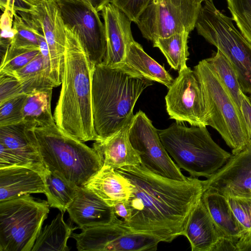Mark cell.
I'll list each match as a JSON object with an SVG mask.
<instances>
[{
    "mask_svg": "<svg viewBox=\"0 0 251 251\" xmlns=\"http://www.w3.org/2000/svg\"><path fill=\"white\" fill-rule=\"evenodd\" d=\"M132 186L125 203L130 229L171 242L182 235L189 216L204 191V180L187 177L176 180L155 174L143 165L115 169Z\"/></svg>",
    "mask_w": 251,
    "mask_h": 251,
    "instance_id": "obj_1",
    "label": "cell"
},
{
    "mask_svg": "<svg viewBox=\"0 0 251 251\" xmlns=\"http://www.w3.org/2000/svg\"><path fill=\"white\" fill-rule=\"evenodd\" d=\"M61 89L54 112L55 124L82 142L99 140L94 126L92 83L94 65L76 33L65 25Z\"/></svg>",
    "mask_w": 251,
    "mask_h": 251,
    "instance_id": "obj_2",
    "label": "cell"
},
{
    "mask_svg": "<svg viewBox=\"0 0 251 251\" xmlns=\"http://www.w3.org/2000/svg\"><path fill=\"white\" fill-rule=\"evenodd\" d=\"M152 81L128 68L94 66L92 100L94 126L99 140L119 130L134 115L133 110L143 91Z\"/></svg>",
    "mask_w": 251,
    "mask_h": 251,
    "instance_id": "obj_3",
    "label": "cell"
},
{
    "mask_svg": "<svg viewBox=\"0 0 251 251\" xmlns=\"http://www.w3.org/2000/svg\"><path fill=\"white\" fill-rule=\"evenodd\" d=\"M42 162L46 168L78 187L103 165L100 154L68 134L55 123L34 129Z\"/></svg>",
    "mask_w": 251,
    "mask_h": 251,
    "instance_id": "obj_4",
    "label": "cell"
},
{
    "mask_svg": "<svg viewBox=\"0 0 251 251\" xmlns=\"http://www.w3.org/2000/svg\"><path fill=\"white\" fill-rule=\"evenodd\" d=\"M158 132L176 164L192 177H210L231 155L215 142L206 126L187 127L176 122Z\"/></svg>",
    "mask_w": 251,
    "mask_h": 251,
    "instance_id": "obj_5",
    "label": "cell"
},
{
    "mask_svg": "<svg viewBox=\"0 0 251 251\" xmlns=\"http://www.w3.org/2000/svg\"><path fill=\"white\" fill-rule=\"evenodd\" d=\"M200 83L208 115V126L215 129L235 154L250 140L241 112L206 59L194 67Z\"/></svg>",
    "mask_w": 251,
    "mask_h": 251,
    "instance_id": "obj_6",
    "label": "cell"
},
{
    "mask_svg": "<svg viewBox=\"0 0 251 251\" xmlns=\"http://www.w3.org/2000/svg\"><path fill=\"white\" fill-rule=\"evenodd\" d=\"M204 1L195 24L198 34L228 59L242 92L251 95V44L235 26L232 18L217 9L212 0Z\"/></svg>",
    "mask_w": 251,
    "mask_h": 251,
    "instance_id": "obj_7",
    "label": "cell"
},
{
    "mask_svg": "<svg viewBox=\"0 0 251 251\" xmlns=\"http://www.w3.org/2000/svg\"><path fill=\"white\" fill-rule=\"evenodd\" d=\"M49 207L29 194L0 201V251H31Z\"/></svg>",
    "mask_w": 251,
    "mask_h": 251,
    "instance_id": "obj_8",
    "label": "cell"
},
{
    "mask_svg": "<svg viewBox=\"0 0 251 251\" xmlns=\"http://www.w3.org/2000/svg\"><path fill=\"white\" fill-rule=\"evenodd\" d=\"M202 0H151L137 23L143 37L153 42L184 30L195 24Z\"/></svg>",
    "mask_w": 251,
    "mask_h": 251,
    "instance_id": "obj_9",
    "label": "cell"
},
{
    "mask_svg": "<svg viewBox=\"0 0 251 251\" xmlns=\"http://www.w3.org/2000/svg\"><path fill=\"white\" fill-rule=\"evenodd\" d=\"M79 251H153L161 240L152 235L134 231L117 218L112 223L72 233Z\"/></svg>",
    "mask_w": 251,
    "mask_h": 251,
    "instance_id": "obj_10",
    "label": "cell"
},
{
    "mask_svg": "<svg viewBox=\"0 0 251 251\" xmlns=\"http://www.w3.org/2000/svg\"><path fill=\"white\" fill-rule=\"evenodd\" d=\"M16 12L29 26L45 36L50 51V79L54 87L60 85L66 35L58 4L55 0H41L36 5Z\"/></svg>",
    "mask_w": 251,
    "mask_h": 251,
    "instance_id": "obj_11",
    "label": "cell"
},
{
    "mask_svg": "<svg viewBox=\"0 0 251 251\" xmlns=\"http://www.w3.org/2000/svg\"><path fill=\"white\" fill-rule=\"evenodd\" d=\"M128 136L143 165L149 170L162 176L176 180L186 179L180 168L172 160L163 145L158 129L141 110L134 115Z\"/></svg>",
    "mask_w": 251,
    "mask_h": 251,
    "instance_id": "obj_12",
    "label": "cell"
},
{
    "mask_svg": "<svg viewBox=\"0 0 251 251\" xmlns=\"http://www.w3.org/2000/svg\"><path fill=\"white\" fill-rule=\"evenodd\" d=\"M65 25L77 35L94 65L102 63L106 51L104 24L90 4L77 0H55Z\"/></svg>",
    "mask_w": 251,
    "mask_h": 251,
    "instance_id": "obj_13",
    "label": "cell"
},
{
    "mask_svg": "<svg viewBox=\"0 0 251 251\" xmlns=\"http://www.w3.org/2000/svg\"><path fill=\"white\" fill-rule=\"evenodd\" d=\"M165 96L170 119L192 126H208V115L200 83L194 70L187 67L178 72Z\"/></svg>",
    "mask_w": 251,
    "mask_h": 251,
    "instance_id": "obj_14",
    "label": "cell"
},
{
    "mask_svg": "<svg viewBox=\"0 0 251 251\" xmlns=\"http://www.w3.org/2000/svg\"><path fill=\"white\" fill-rule=\"evenodd\" d=\"M213 189L226 197L251 199V140L204 180V190Z\"/></svg>",
    "mask_w": 251,
    "mask_h": 251,
    "instance_id": "obj_15",
    "label": "cell"
},
{
    "mask_svg": "<svg viewBox=\"0 0 251 251\" xmlns=\"http://www.w3.org/2000/svg\"><path fill=\"white\" fill-rule=\"evenodd\" d=\"M104 21L106 51L102 64L115 66L124 63L130 43L134 41L131 21L119 8L110 2L101 10Z\"/></svg>",
    "mask_w": 251,
    "mask_h": 251,
    "instance_id": "obj_16",
    "label": "cell"
},
{
    "mask_svg": "<svg viewBox=\"0 0 251 251\" xmlns=\"http://www.w3.org/2000/svg\"><path fill=\"white\" fill-rule=\"evenodd\" d=\"M47 170L42 164L0 168V201L25 195L45 194Z\"/></svg>",
    "mask_w": 251,
    "mask_h": 251,
    "instance_id": "obj_17",
    "label": "cell"
},
{
    "mask_svg": "<svg viewBox=\"0 0 251 251\" xmlns=\"http://www.w3.org/2000/svg\"><path fill=\"white\" fill-rule=\"evenodd\" d=\"M67 211L71 221L80 229L108 225L118 218L113 207L84 187H78Z\"/></svg>",
    "mask_w": 251,
    "mask_h": 251,
    "instance_id": "obj_18",
    "label": "cell"
},
{
    "mask_svg": "<svg viewBox=\"0 0 251 251\" xmlns=\"http://www.w3.org/2000/svg\"><path fill=\"white\" fill-rule=\"evenodd\" d=\"M133 117L117 132L106 138L95 141L93 144V148L100 156L103 165L116 169L141 164L140 157L131 145L128 136Z\"/></svg>",
    "mask_w": 251,
    "mask_h": 251,
    "instance_id": "obj_19",
    "label": "cell"
},
{
    "mask_svg": "<svg viewBox=\"0 0 251 251\" xmlns=\"http://www.w3.org/2000/svg\"><path fill=\"white\" fill-rule=\"evenodd\" d=\"M36 126L24 120L0 126V143L26 164H44L34 131Z\"/></svg>",
    "mask_w": 251,
    "mask_h": 251,
    "instance_id": "obj_20",
    "label": "cell"
},
{
    "mask_svg": "<svg viewBox=\"0 0 251 251\" xmlns=\"http://www.w3.org/2000/svg\"><path fill=\"white\" fill-rule=\"evenodd\" d=\"M113 207L120 202L126 203L132 192V186L128 180L115 169L103 165L84 185Z\"/></svg>",
    "mask_w": 251,
    "mask_h": 251,
    "instance_id": "obj_21",
    "label": "cell"
},
{
    "mask_svg": "<svg viewBox=\"0 0 251 251\" xmlns=\"http://www.w3.org/2000/svg\"><path fill=\"white\" fill-rule=\"evenodd\" d=\"M182 235L188 239L192 251H212L221 236L201 198L191 211Z\"/></svg>",
    "mask_w": 251,
    "mask_h": 251,
    "instance_id": "obj_22",
    "label": "cell"
},
{
    "mask_svg": "<svg viewBox=\"0 0 251 251\" xmlns=\"http://www.w3.org/2000/svg\"><path fill=\"white\" fill-rule=\"evenodd\" d=\"M201 199L220 235L238 241L244 231L227 198L213 189L207 188L204 190Z\"/></svg>",
    "mask_w": 251,
    "mask_h": 251,
    "instance_id": "obj_23",
    "label": "cell"
},
{
    "mask_svg": "<svg viewBox=\"0 0 251 251\" xmlns=\"http://www.w3.org/2000/svg\"><path fill=\"white\" fill-rule=\"evenodd\" d=\"M124 64L144 77L163 84L168 89L174 80L164 67L150 56L135 40L129 46Z\"/></svg>",
    "mask_w": 251,
    "mask_h": 251,
    "instance_id": "obj_24",
    "label": "cell"
},
{
    "mask_svg": "<svg viewBox=\"0 0 251 251\" xmlns=\"http://www.w3.org/2000/svg\"><path fill=\"white\" fill-rule=\"evenodd\" d=\"M65 212H60L49 225L41 229L31 251H68L67 241L76 227L68 225L64 220Z\"/></svg>",
    "mask_w": 251,
    "mask_h": 251,
    "instance_id": "obj_25",
    "label": "cell"
},
{
    "mask_svg": "<svg viewBox=\"0 0 251 251\" xmlns=\"http://www.w3.org/2000/svg\"><path fill=\"white\" fill-rule=\"evenodd\" d=\"M52 89L34 90L26 94L23 108V120L36 127H44L55 123L51 110Z\"/></svg>",
    "mask_w": 251,
    "mask_h": 251,
    "instance_id": "obj_26",
    "label": "cell"
},
{
    "mask_svg": "<svg viewBox=\"0 0 251 251\" xmlns=\"http://www.w3.org/2000/svg\"><path fill=\"white\" fill-rule=\"evenodd\" d=\"M13 75L20 81L26 94L54 87L50 79V71L46 66L41 52L25 66L15 71Z\"/></svg>",
    "mask_w": 251,
    "mask_h": 251,
    "instance_id": "obj_27",
    "label": "cell"
},
{
    "mask_svg": "<svg viewBox=\"0 0 251 251\" xmlns=\"http://www.w3.org/2000/svg\"><path fill=\"white\" fill-rule=\"evenodd\" d=\"M189 32L184 30L152 42L153 47L158 48L172 69L178 72L186 68L188 59V39Z\"/></svg>",
    "mask_w": 251,
    "mask_h": 251,
    "instance_id": "obj_28",
    "label": "cell"
},
{
    "mask_svg": "<svg viewBox=\"0 0 251 251\" xmlns=\"http://www.w3.org/2000/svg\"><path fill=\"white\" fill-rule=\"evenodd\" d=\"M45 195L50 207L65 212L74 200L78 187L48 169L45 173Z\"/></svg>",
    "mask_w": 251,
    "mask_h": 251,
    "instance_id": "obj_29",
    "label": "cell"
},
{
    "mask_svg": "<svg viewBox=\"0 0 251 251\" xmlns=\"http://www.w3.org/2000/svg\"><path fill=\"white\" fill-rule=\"evenodd\" d=\"M205 59L240 109L242 91L236 72L230 61L219 50L211 57Z\"/></svg>",
    "mask_w": 251,
    "mask_h": 251,
    "instance_id": "obj_30",
    "label": "cell"
},
{
    "mask_svg": "<svg viewBox=\"0 0 251 251\" xmlns=\"http://www.w3.org/2000/svg\"><path fill=\"white\" fill-rule=\"evenodd\" d=\"M40 49H27L10 46L0 61V74L13 75V73L30 62L40 52Z\"/></svg>",
    "mask_w": 251,
    "mask_h": 251,
    "instance_id": "obj_31",
    "label": "cell"
},
{
    "mask_svg": "<svg viewBox=\"0 0 251 251\" xmlns=\"http://www.w3.org/2000/svg\"><path fill=\"white\" fill-rule=\"evenodd\" d=\"M227 3L232 20L251 44V0H227Z\"/></svg>",
    "mask_w": 251,
    "mask_h": 251,
    "instance_id": "obj_32",
    "label": "cell"
},
{
    "mask_svg": "<svg viewBox=\"0 0 251 251\" xmlns=\"http://www.w3.org/2000/svg\"><path fill=\"white\" fill-rule=\"evenodd\" d=\"M13 28L16 31L10 47L27 49H40L38 38L34 29L29 26L16 12Z\"/></svg>",
    "mask_w": 251,
    "mask_h": 251,
    "instance_id": "obj_33",
    "label": "cell"
},
{
    "mask_svg": "<svg viewBox=\"0 0 251 251\" xmlns=\"http://www.w3.org/2000/svg\"><path fill=\"white\" fill-rule=\"evenodd\" d=\"M26 97L23 93L0 103V126L19 123L23 120V108Z\"/></svg>",
    "mask_w": 251,
    "mask_h": 251,
    "instance_id": "obj_34",
    "label": "cell"
},
{
    "mask_svg": "<svg viewBox=\"0 0 251 251\" xmlns=\"http://www.w3.org/2000/svg\"><path fill=\"white\" fill-rule=\"evenodd\" d=\"M244 234H251V199L226 197ZM242 234V235H243Z\"/></svg>",
    "mask_w": 251,
    "mask_h": 251,
    "instance_id": "obj_35",
    "label": "cell"
},
{
    "mask_svg": "<svg viewBox=\"0 0 251 251\" xmlns=\"http://www.w3.org/2000/svg\"><path fill=\"white\" fill-rule=\"evenodd\" d=\"M151 0H111V3L122 11L136 24Z\"/></svg>",
    "mask_w": 251,
    "mask_h": 251,
    "instance_id": "obj_36",
    "label": "cell"
},
{
    "mask_svg": "<svg viewBox=\"0 0 251 251\" xmlns=\"http://www.w3.org/2000/svg\"><path fill=\"white\" fill-rule=\"evenodd\" d=\"M23 93L20 81L14 75L0 74V103Z\"/></svg>",
    "mask_w": 251,
    "mask_h": 251,
    "instance_id": "obj_37",
    "label": "cell"
},
{
    "mask_svg": "<svg viewBox=\"0 0 251 251\" xmlns=\"http://www.w3.org/2000/svg\"><path fill=\"white\" fill-rule=\"evenodd\" d=\"M26 164L0 143V168Z\"/></svg>",
    "mask_w": 251,
    "mask_h": 251,
    "instance_id": "obj_38",
    "label": "cell"
},
{
    "mask_svg": "<svg viewBox=\"0 0 251 251\" xmlns=\"http://www.w3.org/2000/svg\"><path fill=\"white\" fill-rule=\"evenodd\" d=\"M240 108L251 140V103L249 97L242 91L241 92Z\"/></svg>",
    "mask_w": 251,
    "mask_h": 251,
    "instance_id": "obj_39",
    "label": "cell"
},
{
    "mask_svg": "<svg viewBox=\"0 0 251 251\" xmlns=\"http://www.w3.org/2000/svg\"><path fill=\"white\" fill-rule=\"evenodd\" d=\"M238 241L231 238L221 236L212 249V251H237Z\"/></svg>",
    "mask_w": 251,
    "mask_h": 251,
    "instance_id": "obj_40",
    "label": "cell"
},
{
    "mask_svg": "<svg viewBox=\"0 0 251 251\" xmlns=\"http://www.w3.org/2000/svg\"><path fill=\"white\" fill-rule=\"evenodd\" d=\"M30 6L23 0H0V7L3 11L8 9L17 12L28 8Z\"/></svg>",
    "mask_w": 251,
    "mask_h": 251,
    "instance_id": "obj_41",
    "label": "cell"
},
{
    "mask_svg": "<svg viewBox=\"0 0 251 251\" xmlns=\"http://www.w3.org/2000/svg\"><path fill=\"white\" fill-rule=\"evenodd\" d=\"M16 12L9 9H5L0 18L1 30H11L12 29L14 14Z\"/></svg>",
    "mask_w": 251,
    "mask_h": 251,
    "instance_id": "obj_42",
    "label": "cell"
},
{
    "mask_svg": "<svg viewBox=\"0 0 251 251\" xmlns=\"http://www.w3.org/2000/svg\"><path fill=\"white\" fill-rule=\"evenodd\" d=\"M117 216L120 217L123 223H127L130 219L129 212L124 202H120L113 206Z\"/></svg>",
    "mask_w": 251,
    "mask_h": 251,
    "instance_id": "obj_43",
    "label": "cell"
},
{
    "mask_svg": "<svg viewBox=\"0 0 251 251\" xmlns=\"http://www.w3.org/2000/svg\"><path fill=\"white\" fill-rule=\"evenodd\" d=\"M237 251H251V234H243L236 244Z\"/></svg>",
    "mask_w": 251,
    "mask_h": 251,
    "instance_id": "obj_44",
    "label": "cell"
},
{
    "mask_svg": "<svg viewBox=\"0 0 251 251\" xmlns=\"http://www.w3.org/2000/svg\"><path fill=\"white\" fill-rule=\"evenodd\" d=\"M92 6L98 12L101 11L103 7L109 3L111 0H87Z\"/></svg>",
    "mask_w": 251,
    "mask_h": 251,
    "instance_id": "obj_45",
    "label": "cell"
},
{
    "mask_svg": "<svg viewBox=\"0 0 251 251\" xmlns=\"http://www.w3.org/2000/svg\"><path fill=\"white\" fill-rule=\"evenodd\" d=\"M29 5H35L37 4L41 0H23Z\"/></svg>",
    "mask_w": 251,
    "mask_h": 251,
    "instance_id": "obj_46",
    "label": "cell"
},
{
    "mask_svg": "<svg viewBox=\"0 0 251 251\" xmlns=\"http://www.w3.org/2000/svg\"><path fill=\"white\" fill-rule=\"evenodd\" d=\"M71 0L79 1H81V2H84V3H87V4H89L91 5V4L87 0Z\"/></svg>",
    "mask_w": 251,
    "mask_h": 251,
    "instance_id": "obj_47",
    "label": "cell"
},
{
    "mask_svg": "<svg viewBox=\"0 0 251 251\" xmlns=\"http://www.w3.org/2000/svg\"><path fill=\"white\" fill-rule=\"evenodd\" d=\"M248 97H249V98L250 99V102L251 103V95H249V96H248Z\"/></svg>",
    "mask_w": 251,
    "mask_h": 251,
    "instance_id": "obj_48",
    "label": "cell"
},
{
    "mask_svg": "<svg viewBox=\"0 0 251 251\" xmlns=\"http://www.w3.org/2000/svg\"><path fill=\"white\" fill-rule=\"evenodd\" d=\"M205 0H202V1H205Z\"/></svg>",
    "mask_w": 251,
    "mask_h": 251,
    "instance_id": "obj_49",
    "label": "cell"
}]
</instances>
